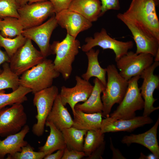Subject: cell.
I'll return each instance as SVG.
<instances>
[{
	"instance_id": "7c38bea8",
	"label": "cell",
	"mask_w": 159,
	"mask_h": 159,
	"mask_svg": "<svg viewBox=\"0 0 159 159\" xmlns=\"http://www.w3.org/2000/svg\"><path fill=\"white\" fill-rule=\"evenodd\" d=\"M58 24L55 16L52 15L44 23L24 29L21 34L35 42L44 58L52 54L49 44L52 33Z\"/></svg>"
},
{
	"instance_id": "3957f363",
	"label": "cell",
	"mask_w": 159,
	"mask_h": 159,
	"mask_svg": "<svg viewBox=\"0 0 159 159\" xmlns=\"http://www.w3.org/2000/svg\"><path fill=\"white\" fill-rule=\"evenodd\" d=\"M80 48V42L68 34L62 41H54L50 44L52 54L56 55L53 62L54 68L65 80L71 75L72 64Z\"/></svg>"
},
{
	"instance_id": "ba28073f",
	"label": "cell",
	"mask_w": 159,
	"mask_h": 159,
	"mask_svg": "<svg viewBox=\"0 0 159 159\" xmlns=\"http://www.w3.org/2000/svg\"><path fill=\"white\" fill-rule=\"evenodd\" d=\"M29 39L10 58L9 67L11 71L18 76L36 65L45 58L40 51L33 45Z\"/></svg>"
},
{
	"instance_id": "d6986e66",
	"label": "cell",
	"mask_w": 159,
	"mask_h": 159,
	"mask_svg": "<svg viewBox=\"0 0 159 159\" xmlns=\"http://www.w3.org/2000/svg\"><path fill=\"white\" fill-rule=\"evenodd\" d=\"M27 125H25L19 132L6 136L3 140H0V159L7 155L21 152L22 148L28 143L24 138L29 130Z\"/></svg>"
},
{
	"instance_id": "cb8c5ba5",
	"label": "cell",
	"mask_w": 159,
	"mask_h": 159,
	"mask_svg": "<svg viewBox=\"0 0 159 159\" xmlns=\"http://www.w3.org/2000/svg\"><path fill=\"white\" fill-rule=\"evenodd\" d=\"M99 53V49L95 50L93 48L85 52L88 60V67L86 72L82 75L81 77L88 81L91 77H95L105 87L107 82L106 68H102L98 60Z\"/></svg>"
},
{
	"instance_id": "836d02e7",
	"label": "cell",
	"mask_w": 159,
	"mask_h": 159,
	"mask_svg": "<svg viewBox=\"0 0 159 159\" xmlns=\"http://www.w3.org/2000/svg\"><path fill=\"white\" fill-rule=\"evenodd\" d=\"M101 11L100 17L110 10H118L120 9L119 0H100Z\"/></svg>"
},
{
	"instance_id": "6da1fadb",
	"label": "cell",
	"mask_w": 159,
	"mask_h": 159,
	"mask_svg": "<svg viewBox=\"0 0 159 159\" xmlns=\"http://www.w3.org/2000/svg\"><path fill=\"white\" fill-rule=\"evenodd\" d=\"M158 0H132L124 16L150 36L159 40V21L156 7Z\"/></svg>"
},
{
	"instance_id": "60d3db41",
	"label": "cell",
	"mask_w": 159,
	"mask_h": 159,
	"mask_svg": "<svg viewBox=\"0 0 159 159\" xmlns=\"http://www.w3.org/2000/svg\"><path fill=\"white\" fill-rule=\"evenodd\" d=\"M19 8L26 4H30L35 2L47 0H15Z\"/></svg>"
},
{
	"instance_id": "d590c367",
	"label": "cell",
	"mask_w": 159,
	"mask_h": 159,
	"mask_svg": "<svg viewBox=\"0 0 159 159\" xmlns=\"http://www.w3.org/2000/svg\"><path fill=\"white\" fill-rule=\"evenodd\" d=\"M85 156L83 151L70 150L66 148L61 159H81Z\"/></svg>"
},
{
	"instance_id": "e0dca14e",
	"label": "cell",
	"mask_w": 159,
	"mask_h": 159,
	"mask_svg": "<svg viewBox=\"0 0 159 159\" xmlns=\"http://www.w3.org/2000/svg\"><path fill=\"white\" fill-rule=\"evenodd\" d=\"M153 122L149 116H135L127 119H113L110 117L102 119L100 131L102 133L120 131L130 132L144 125Z\"/></svg>"
},
{
	"instance_id": "7402d4cb",
	"label": "cell",
	"mask_w": 159,
	"mask_h": 159,
	"mask_svg": "<svg viewBox=\"0 0 159 159\" xmlns=\"http://www.w3.org/2000/svg\"><path fill=\"white\" fill-rule=\"evenodd\" d=\"M68 9L92 22L100 17L101 4L100 0H73Z\"/></svg>"
},
{
	"instance_id": "d4e9b609",
	"label": "cell",
	"mask_w": 159,
	"mask_h": 159,
	"mask_svg": "<svg viewBox=\"0 0 159 159\" xmlns=\"http://www.w3.org/2000/svg\"><path fill=\"white\" fill-rule=\"evenodd\" d=\"M45 125L49 128L50 133L45 144L39 148V151L47 155L58 150L65 149L66 145L62 131L51 122L46 121Z\"/></svg>"
},
{
	"instance_id": "83f0119b",
	"label": "cell",
	"mask_w": 159,
	"mask_h": 159,
	"mask_svg": "<svg viewBox=\"0 0 159 159\" xmlns=\"http://www.w3.org/2000/svg\"><path fill=\"white\" fill-rule=\"evenodd\" d=\"M0 20V33L3 37L10 38L21 34L24 29L19 19L6 17Z\"/></svg>"
},
{
	"instance_id": "f1b7e54d",
	"label": "cell",
	"mask_w": 159,
	"mask_h": 159,
	"mask_svg": "<svg viewBox=\"0 0 159 159\" xmlns=\"http://www.w3.org/2000/svg\"><path fill=\"white\" fill-rule=\"evenodd\" d=\"M84 140L83 151L85 156H89L104 141V134L100 129L87 131Z\"/></svg>"
},
{
	"instance_id": "7bdbcfd3",
	"label": "cell",
	"mask_w": 159,
	"mask_h": 159,
	"mask_svg": "<svg viewBox=\"0 0 159 159\" xmlns=\"http://www.w3.org/2000/svg\"><path fill=\"white\" fill-rule=\"evenodd\" d=\"M155 58L154 61L155 62H158L159 61V49L158 50L155 56Z\"/></svg>"
},
{
	"instance_id": "603a6c76",
	"label": "cell",
	"mask_w": 159,
	"mask_h": 159,
	"mask_svg": "<svg viewBox=\"0 0 159 159\" xmlns=\"http://www.w3.org/2000/svg\"><path fill=\"white\" fill-rule=\"evenodd\" d=\"M75 109L72 127L87 131L100 129L102 120V112L88 113Z\"/></svg>"
},
{
	"instance_id": "277c9868",
	"label": "cell",
	"mask_w": 159,
	"mask_h": 159,
	"mask_svg": "<svg viewBox=\"0 0 159 159\" xmlns=\"http://www.w3.org/2000/svg\"><path fill=\"white\" fill-rule=\"evenodd\" d=\"M106 70L107 81L101 99L103 106L102 116L107 117L110 116L114 105L119 104L122 101L128 87V81L121 75L114 64L108 65Z\"/></svg>"
},
{
	"instance_id": "484cf974",
	"label": "cell",
	"mask_w": 159,
	"mask_h": 159,
	"mask_svg": "<svg viewBox=\"0 0 159 159\" xmlns=\"http://www.w3.org/2000/svg\"><path fill=\"white\" fill-rule=\"evenodd\" d=\"M62 131L66 145V148L83 151L84 137L87 131L79 130L72 127L63 129Z\"/></svg>"
},
{
	"instance_id": "ac0fdd59",
	"label": "cell",
	"mask_w": 159,
	"mask_h": 159,
	"mask_svg": "<svg viewBox=\"0 0 159 159\" xmlns=\"http://www.w3.org/2000/svg\"><path fill=\"white\" fill-rule=\"evenodd\" d=\"M159 124L158 117L154 125L149 130L142 133L125 135L121 142L127 146L136 143L140 144L149 149L156 157L159 158V147L157 139V129Z\"/></svg>"
},
{
	"instance_id": "ab89813d",
	"label": "cell",
	"mask_w": 159,
	"mask_h": 159,
	"mask_svg": "<svg viewBox=\"0 0 159 159\" xmlns=\"http://www.w3.org/2000/svg\"><path fill=\"white\" fill-rule=\"evenodd\" d=\"M10 58L5 51H3L0 47V74L2 70L1 69V66L5 62L9 63Z\"/></svg>"
},
{
	"instance_id": "9a60e30c",
	"label": "cell",
	"mask_w": 159,
	"mask_h": 159,
	"mask_svg": "<svg viewBox=\"0 0 159 159\" xmlns=\"http://www.w3.org/2000/svg\"><path fill=\"white\" fill-rule=\"evenodd\" d=\"M131 32L136 46L135 53L150 54L155 57L159 49V40L147 34L140 27L125 17L122 13L117 15Z\"/></svg>"
},
{
	"instance_id": "74e56055",
	"label": "cell",
	"mask_w": 159,
	"mask_h": 159,
	"mask_svg": "<svg viewBox=\"0 0 159 159\" xmlns=\"http://www.w3.org/2000/svg\"><path fill=\"white\" fill-rule=\"evenodd\" d=\"M110 149L112 152V159H126L122 154L121 152L118 149L115 148L112 142L111 138H110Z\"/></svg>"
},
{
	"instance_id": "1f68e13d",
	"label": "cell",
	"mask_w": 159,
	"mask_h": 159,
	"mask_svg": "<svg viewBox=\"0 0 159 159\" xmlns=\"http://www.w3.org/2000/svg\"><path fill=\"white\" fill-rule=\"evenodd\" d=\"M34 148L28 144L22 148L21 152L8 155L7 159H42L46 156L42 152H36Z\"/></svg>"
},
{
	"instance_id": "d6a6232c",
	"label": "cell",
	"mask_w": 159,
	"mask_h": 159,
	"mask_svg": "<svg viewBox=\"0 0 159 159\" xmlns=\"http://www.w3.org/2000/svg\"><path fill=\"white\" fill-rule=\"evenodd\" d=\"M18 8L15 0H0V18L12 17L19 19Z\"/></svg>"
},
{
	"instance_id": "ffe728a7",
	"label": "cell",
	"mask_w": 159,
	"mask_h": 159,
	"mask_svg": "<svg viewBox=\"0 0 159 159\" xmlns=\"http://www.w3.org/2000/svg\"><path fill=\"white\" fill-rule=\"evenodd\" d=\"M65 106L62 103L59 94L46 120L61 131L64 129L72 127L73 124V120Z\"/></svg>"
},
{
	"instance_id": "4fadbf2b",
	"label": "cell",
	"mask_w": 159,
	"mask_h": 159,
	"mask_svg": "<svg viewBox=\"0 0 159 159\" xmlns=\"http://www.w3.org/2000/svg\"><path fill=\"white\" fill-rule=\"evenodd\" d=\"M159 62H155L146 69L140 76L143 79L142 84L140 88L141 96L144 101L143 115L149 116L153 111L159 109L154 107L153 104L157 100L153 97L154 90L158 89L159 77L154 74L155 69L159 66Z\"/></svg>"
},
{
	"instance_id": "7a4b0ae2",
	"label": "cell",
	"mask_w": 159,
	"mask_h": 159,
	"mask_svg": "<svg viewBox=\"0 0 159 159\" xmlns=\"http://www.w3.org/2000/svg\"><path fill=\"white\" fill-rule=\"evenodd\" d=\"M60 74L55 69L53 61L45 58L21 75L19 85L30 89L34 94L52 86L54 80Z\"/></svg>"
},
{
	"instance_id": "e575fe53",
	"label": "cell",
	"mask_w": 159,
	"mask_h": 159,
	"mask_svg": "<svg viewBox=\"0 0 159 159\" xmlns=\"http://www.w3.org/2000/svg\"><path fill=\"white\" fill-rule=\"evenodd\" d=\"M52 4L54 8L55 13L68 9L73 0H48Z\"/></svg>"
},
{
	"instance_id": "8d00e7d4",
	"label": "cell",
	"mask_w": 159,
	"mask_h": 159,
	"mask_svg": "<svg viewBox=\"0 0 159 159\" xmlns=\"http://www.w3.org/2000/svg\"><path fill=\"white\" fill-rule=\"evenodd\" d=\"M105 141L100 146L97 148L86 159H103V155L105 148Z\"/></svg>"
},
{
	"instance_id": "f546056e",
	"label": "cell",
	"mask_w": 159,
	"mask_h": 159,
	"mask_svg": "<svg viewBox=\"0 0 159 159\" xmlns=\"http://www.w3.org/2000/svg\"><path fill=\"white\" fill-rule=\"evenodd\" d=\"M2 71L0 74V90L10 88L12 91L19 86V76L13 72L10 68L9 63L2 64Z\"/></svg>"
},
{
	"instance_id": "30bf717a",
	"label": "cell",
	"mask_w": 159,
	"mask_h": 159,
	"mask_svg": "<svg viewBox=\"0 0 159 159\" xmlns=\"http://www.w3.org/2000/svg\"><path fill=\"white\" fill-rule=\"evenodd\" d=\"M154 61L153 57L150 54H137L130 51L115 62L120 74L128 81L133 77L140 76L143 72L152 64Z\"/></svg>"
},
{
	"instance_id": "8992f818",
	"label": "cell",
	"mask_w": 159,
	"mask_h": 159,
	"mask_svg": "<svg viewBox=\"0 0 159 159\" xmlns=\"http://www.w3.org/2000/svg\"><path fill=\"white\" fill-rule=\"evenodd\" d=\"M59 94L58 87L53 85L34 94L33 102L37 109V122L33 125L32 130L36 136L40 137L43 134L47 119Z\"/></svg>"
},
{
	"instance_id": "4316f807",
	"label": "cell",
	"mask_w": 159,
	"mask_h": 159,
	"mask_svg": "<svg viewBox=\"0 0 159 159\" xmlns=\"http://www.w3.org/2000/svg\"><path fill=\"white\" fill-rule=\"evenodd\" d=\"M32 92L28 88L19 86L15 90L11 93H5L4 90H0V110L7 105L21 103L27 100L26 95Z\"/></svg>"
},
{
	"instance_id": "f35d334b",
	"label": "cell",
	"mask_w": 159,
	"mask_h": 159,
	"mask_svg": "<svg viewBox=\"0 0 159 159\" xmlns=\"http://www.w3.org/2000/svg\"><path fill=\"white\" fill-rule=\"evenodd\" d=\"M64 149L58 150L57 152L54 153L46 155L44 159H61L64 154Z\"/></svg>"
},
{
	"instance_id": "44dd1931",
	"label": "cell",
	"mask_w": 159,
	"mask_h": 159,
	"mask_svg": "<svg viewBox=\"0 0 159 159\" xmlns=\"http://www.w3.org/2000/svg\"><path fill=\"white\" fill-rule=\"evenodd\" d=\"M93 81L94 85L90 95L83 103L77 104L75 109L88 113L102 112L103 106L101 94L105 87L97 78Z\"/></svg>"
},
{
	"instance_id": "b9f144b4",
	"label": "cell",
	"mask_w": 159,
	"mask_h": 159,
	"mask_svg": "<svg viewBox=\"0 0 159 159\" xmlns=\"http://www.w3.org/2000/svg\"><path fill=\"white\" fill-rule=\"evenodd\" d=\"M138 159H157L156 157L153 154H151L146 155L142 153H141L140 156Z\"/></svg>"
},
{
	"instance_id": "2e32d148",
	"label": "cell",
	"mask_w": 159,
	"mask_h": 159,
	"mask_svg": "<svg viewBox=\"0 0 159 159\" xmlns=\"http://www.w3.org/2000/svg\"><path fill=\"white\" fill-rule=\"evenodd\" d=\"M55 16L58 25L75 38L80 33L89 29L92 25V22L68 8L55 14Z\"/></svg>"
},
{
	"instance_id": "9c48e42d",
	"label": "cell",
	"mask_w": 159,
	"mask_h": 159,
	"mask_svg": "<svg viewBox=\"0 0 159 159\" xmlns=\"http://www.w3.org/2000/svg\"><path fill=\"white\" fill-rule=\"evenodd\" d=\"M18 19L24 29L39 25L55 13L54 7L49 0L26 4L19 7Z\"/></svg>"
},
{
	"instance_id": "4dcf8cb0",
	"label": "cell",
	"mask_w": 159,
	"mask_h": 159,
	"mask_svg": "<svg viewBox=\"0 0 159 159\" xmlns=\"http://www.w3.org/2000/svg\"><path fill=\"white\" fill-rule=\"evenodd\" d=\"M27 38L21 34L13 38H6L0 33V47H3L11 58L17 50L25 43Z\"/></svg>"
},
{
	"instance_id": "52a82bcc",
	"label": "cell",
	"mask_w": 159,
	"mask_h": 159,
	"mask_svg": "<svg viewBox=\"0 0 159 159\" xmlns=\"http://www.w3.org/2000/svg\"><path fill=\"white\" fill-rule=\"evenodd\" d=\"M86 44L83 45L82 50L86 52L96 46H99L103 50L110 49L113 51L115 54V61L126 54L134 45L132 41L127 42L120 41L110 37L106 29L102 28L99 32H95L93 37L86 38Z\"/></svg>"
},
{
	"instance_id": "5bb4252c",
	"label": "cell",
	"mask_w": 159,
	"mask_h": 159,
	"mask_svg": "<svg viewBox=\"0 0 159 159\" xmlns=\"http://www.w3.org/2000/svg\"><path fill=\"white\" fill-rule=\"evenodd\" d=\"M75 79L76 83L74 87L69 88L63 86L59 93L62 104L66 106L68 104L73 114L75 112V105L80 102H85L90 95L94 87L89 81L78 75L75 76Z\"/></svg>"
},
{
	"instance_id": "5b68a950",
	"label": "cell",
	"mask_w": 159,
	"mask_h": 159,
	"mask_svg": "<svg viewBox=\"0 0 159 159\" xmlns=\"http://www.w3.org/2000/svg\"><path fill=\"white\" fill-rule=\"evenodd\" d=\"M140 76L133 77L128 80V87L121 102L116 110L110 115L113 119H127L135 116V112L144 108V101L138 85Z\"/></svg>"
},
{
	"instance_id": "8fae6325",
	"label": "cell",
	"mask_w": 159,
	"mask_h": 159,
	"mask_svg": "<svg viewBox=\"0 0 159 159\" xmlns=\"http://www.w3.org/2000/svg\"><path fill=\"white\" fill-rule=\"evenodd\" d=\"M27 115L21 103L13 104L0 110V136H7L19 132L26 125Z\"/></svg>"
},
{
	"instance_id": "ee69618b",
	"label": "cell",
	"mask_w": 159,
	"mask_h": 159,
	"mask_svg": "<svg viewBox=\"0 0 159 159\" xmlns=\"http://www.w3.org/2000/svg\"><path fill=\"white\" fill-rule=\"evenodd\" d=\"M1 19L0 18V20H1Z\"/></svg>"
}]
</instances>
